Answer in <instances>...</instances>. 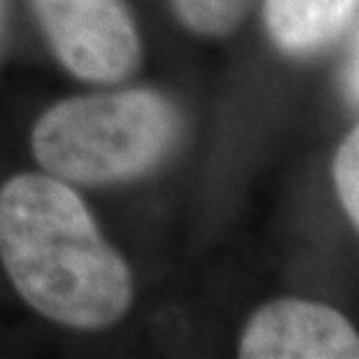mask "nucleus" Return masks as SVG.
I'll return each instance as SVG.
<instances>
[{
  "mask_svg": "<svg viewBox=\"0 0 359 359\" xmlns=\"http://www.w3.org/2000/svg\"><path fill=\"white\" fill-rule=\"evenodd\" d=\"M177 21L203 38L233 33L252 10L255 0H168Z\"/></svg>",
  "mask_w": 359,
  "mask_h": 359,
  "instance_id": "nucleus-6",
  "label": "nucleus"
},
{
  "mask_svg": "<svg viewBox=\"0 0 359 359\" xmlns=\"http://www.w3.org/2000/svg\"><path fill=\"white\" fill-rule=\"evenodd\" d=\"M359 0H264V26L278 52L311 59L357 26Z\"/></svg>",
  "mask_w": 359,
  "mask_h": 359,
  "instance_id": "nucleus-5",
  "label": "nucleus"
},
{
  "mask_svg": "<svg viewBox=\"0 0 359 359\" xmlns=\"http://www.w3.org/2000/svg\"><path fill=\"white\" fill-rule=\"evenodd\" d=\"M350 42H348V52L346 61H343V93H346L348 105L357 110L359 103V49H357V26L350 31Z\"/></svg>",
  "mask_w": 359,
  "mask_h": 359,
  "instance_id": "nucleus-8",
  "label": "nucleus"
},
{
  "mask_svg": "<svg viewBox=\"0 0 359 359\" xmlns=\"http://www.w3.org/2000/svg\"><path fill=\"white\" fill-rule=\"evenodd\" d=\"M182 112L154 89L73 96L47 107L31 131L45 173L68 184L107 187L152 173L182 138Z\"/></svg>",
  "mask_w": 359,
  "mask_h": 359,
  "instance_id": "nucleus-2",
  "label": "nucleus"
},
{
  "mask_svg": "<svg viewBox=\"0 0 359 359\" xmlns=\"http://www.w3.org/2000/svg\"><path fill=\"white\" fill-rule=\"evenodd\" d=\"M243 359H355V327L336 308L283 297L257 308L238 343Z\"/></svg>",
  "mask_w": 359,
  "mask_h": 359,
  "instance_id": "nucleus-4",
  "label": "nucleus"
},
{
  "mask_svg": "<svg viewBox=\"0 0 359 359\" xmlns=\"http://www.w3.org/2000/svg\"><path fill=\"white\" fill-rule=\"evenodd\" d=\"M3 24H5V0H0V35H3Z\"/></svg>",
  "mask_w": 359,
  "mask_h": 359,
  "instance_id": "nucleus-9",
  "label": "nucleus"
},
{
  "mask_svg": "<svg viewBox=\"0 0 359 359\" xmlns=\"http://www.w3.org/2000/svg\"><path fill=\"white\" fill-rule=\"evenodd\" d=\"M332 177L343 212L348 215L350 224L359 226V128L346 133L341 145L336 147L332 161Z\"/></svg>",
  "mask_w": 359,
  "mask_h": 359,
  "instance_id": "nucleus-7",
  "label": "nucleus"
},
{
  "mask_svg": "<svg viewBox=\"0 0 359 359\" xmlns=\"http://www.w3.org/2000/svg\"><path fill=\"white\" fill-rule=\"evenodd\" d=\"M54 56L89 84H117L142 61V40L124 0H31Z\"/></svg>",
  "mask_w": 359,
  "mask_h": 359,
  "instance_id": "nucleus-3",
  "label": "nucleus"
},
{
  "mask_svg": "<svg viewBox=\"0 0 359 359\" xmlns=\"http://www.w3.org/2000/svg\"><path fill=\"white\" fill-rule=\"evenodd\" d=\"M0 262L19 297L61 327L100 332L131 311L126 259L80 194L49 173H19L0 187Z\"/></svg>",
  "mask_w": 359,
  "mask_h": 359,
  "instance_id": "nucleus-1",
  "label": "nucleus"
}]
</instances>
